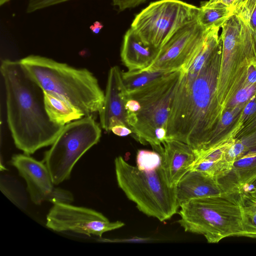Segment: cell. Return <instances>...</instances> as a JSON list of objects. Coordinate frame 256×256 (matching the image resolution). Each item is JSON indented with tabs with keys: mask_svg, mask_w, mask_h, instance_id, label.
Masks as SVG:
<instances>
[{
	"mask_svg": "<svg viewBox=\"0 0 256 256\" xmlns=\"http://www.w3.org/2000/svg\"><path fill=\"white\" fill-rule=\"evenodd\" d=\"M180 208L178 222L184 230L204 236L208 243L229 236L252 238L244 191L237 186L217 195L184 202Z\"/></svg>",
	"mask_w": 256,
	"mask_h": 256,
	"instance_id": "3957f363",
	"label": "cell"
},
{
	"mask_svg": "<svg viewBox=\"0 0 256 256\" xmlns=\"http://www.w3.org/2000/svg\"><path fill=\"white\" fill-rule=\"evenodd\" d=\"M252 34L253 40H254V50L255 55H256V31L252 30Z\"/></svg>",
	"mask_w": 256,
	"mask_h": 256,
	"instance_id": "d6a6232c",
	"label": "cell"
},
{
	"mask_svg": "<svg viewBox=\"0 0 256 256\" xmlns=\"http://www.w3.org/2000/svg\"><path fill=\"white\" fill-rule=\"evenodd\" d=\"M163 160L170 184L176 186L182 177L189 172L194 162L196 154L188 144L175 140H164Z\"/></svg>",
	"mask_w": 256,
	"mask_h": 256,
	"instance_id": "5bb4252c",
	"label": "cell"
},
{
	"mask_svg": "<svg viewBox=\"0 0 256 256\" xmlns=\"http://www.w3.org/2000/svg\"><path fill=\"white\" fill-rule=\"evenodd\" d=\"M256 94V84L242 88L236 93L225 108L246 104Z\"/></svg>",
	"mask_w": 256,
	"mask_h": 256,
	"instance_id": "cb8c5ba5",
	"label": "cell"
},
{
	"mask_svg": "<svg viewBox=\"0 0 256 256\" xmlns=\"http://www.w3.org/2000/svg\"><path fill=\"white\" fill-rule=\"evenodd\" d=\"M234 140L220 146L196 153V158L191 170L203 172L218 180L226 176L231 172L234 165L226 156L228 148Z\"/></svg>",
	"mask_w": 256,
	"mask_h": 256,
	"instance_id": "e0dca14e",
	"label": "cell"
},
{
	"mask_svg": "<svg viewBox=\"0 0 256 256\" xmlns=\"http://www.w3.org/2000/svg\"><path fill=\"white\" fill-rule=\"evenodd\" d=\"M111 132L120 136H124L132 134V131L128 127L123 124L113 126L111 129Z\"/></svg>",
	"mask_w": 256,
	"mask_h": 256,
	"instance_id": "83f0119b",
	"label": "cell"
},
{
	"mask_svg": "<svg viewBox=\"0 0 256 256\" xmlns=\"http://www.w3.org/2000/svg\"><path fill=\"white\" fill-rule=\"evenodd\" d=\"M182 70L124 94L126 121L134 138L152 149L162 145Z\"/></svg>",
	"mask_w": 256,
	"mask_h": 256,
	"instance_id": "277c9868",
	"label": "cell"
},
{
	"mask_svg": "<svg viewBox=\"0 0 256 256\" xmlns=\"http://www.w3.org/2000/svg\"><path fill=\"white\" fill-rule=\"evenodd\" d=\"M222 42L211 50L202 47L182 70L168 116L166 138L202 151L224 110L217 98Z\"/></svg>",
	"mask_w": 256,
	"mask_h": 256,
	"instance_id": "6da1fadb",
	"label": "cell"
},
{
	"mask_svg": "<svg viewBox=\"0 0 256 256\" xmlns=\"http://www.w3.org/2000/svg\"><path fill=\"white\" fill-rule=\"evenodd\" d=\"M239 0H219L218 2H220L224 5L230 8L234 12V8Z\"/></svg>",
	"mask_w": 256,
	"mask_h": 256,
	"instance_id": "f1b7e54d",
	"label": "cell"
},
{
	"mask_svg": "<svg viewBox=\"0 0 256 256\" xmlns=\"http://www.w3.org/2000/svg\"><path fill=\"white\" fill-rule=\"evenodd\" d=\"M256 188V180L250 184L248 187H246L244 190H243L244 192H247L250 191L252 190H254Z\"/></svg>",
	"mask_w": 256,
	"mask_h": 256,
	"instance_id": "4dcf8cb0",
	"label": "cell"
},
{
	"mask_svg": "<svg viewBox=\"0 0 256 256\" xmlns=\"http://www.w3.org/2000/svg\"><path fill=\"white\" fill-rule=\"evenodd\" d=\"M245 192H246L249 196H250L256 200V188L250 191Z\"/></svg>",
	"mask_w": 256,
	"mask_h": 256,
	"instance_id": "1f68e13d",
	"label": "cell"
},
{
	"mask_svg": "<svg viewBox=\"0 0 256 256\" xmlns=\"http://www.w3.org/2000/svg\"><path fill=\"white\" fill-rule=\"evenodd\" d=\"M208 31L197 18L185 25L160 49L152 64L143 70L172 72L185 68L202 47Z\"/></svg>",
	"mask_w": 256,
	"mask_h": 256,
	"instance_id": "8fae6325",
	"label": "cell"
},
{
	"mask_svg": "<svg viewBox=\"0 0 256 256\" xmlns=\"http://www.w3.org/2000/svg\"><path fill=\"white\" fill-rule=\"evenodd\" d=\"M69 0H28L26 12L32 13Z\"/></svg>",
	"mask_w": 256,
	"mask_h": 256,
	"instance_id": "484cf974",
	"label": "cell"
},
{
	"mask_svg": "<svg viewBox=\"0 0 256 256\" xmlns=\"http://www.w3.org/2000/svg\"><path fill=\"white\" fill-rule=\"evenodd\" d=\"M146 0H112V4L120 11L136 7Z\"/></svg>",
	"mask_w": 256,
	"mask_h": 256,
	"instance_id": "4316f807",
	"label": "cell"
},
{
	"mask_svg": "<svg viewBox=\"0 0 256 256\" xmlns=\"http://www.w3.org/2000/svg\"><path fill=\"white\" fill-rule=\"evenodd\" d=\"M221 63L217 98L223 110L236 93L242 88L250 62L256 61L252 30L236 14L222 26Z\"/></svg>",
	"mask_w": 256,
	"mask_h": 256,
	"instance_id": "52a82bcc",
	"label": "cell"
},
{
	"mask_svg": "<svg viewBox=\"0 0 256 256\" xmlns=\"http://www.w3.org/2000/svg\"><path fill=\"white\" fill-rule=\"evenodd\" d=\"M20 60L44 91L64 97L85 116L100 111L104 93L96 77L88 69L74 68L38 55L31 54Z\"/></svg>",
	"mask_w": 256,
	"mask_h": 256,
	"instance_id": "5b68a950",
	"label": "cell"
},
{
	"mask_svg": "<svg viewBox=\"0 0 256 256\" xmlns=\"http://www.w3.org/2000/svg\"><path fill=\"white\" fill-rule=\"evenodd\" d=\"M226 189L218 179L206 173L190 170L176 185L179 206L188 200L220 194Z\"/></svg>",
	"mask_w": 256,
	"mask_h": 256,
	"instance_id": "9a60e30c",
	"label": "cell"
},
{
	"mask_svg": "<svg viewBox=\"0 0 256 256\" xmlns=\"http://www.w3.org/2000/svg\"><path fill=\"white\" fill-rule=\"evenodd\" d=\"M218 1H219V0H209L208 2H204V3L206 4H214V3L217 2Z\"/></svg>",
	"mask_w": 256,
	"mask_h": 256,
	"instance_id": "836d02e7",
	"label": "cell"
},
{
	"mask_svg": "<svg viewBox=\"0 0 256 256\" xmlns=\"http://www.w3.org/2000/svg\"><path fill=\"white\" fill-rule=\"evenodd\" d=\"M102 27L103 25L100 22L96 21L90 26V29L92 32L94 34H98Z\"/></svg>",
	"mask_w": 256,
	"mask_h": 256,
	"instance_id": "f546056e",
	"label": "cell"
},
{
	"mask_svg": "<svg viewBox=\"0 0 256 256\" xmlns=\"http://www.w3.org/2000/svg\"><path fill=\"white\" fill-rule=\"evenodd\" d=\"M114 169L118 186L140 211L162 222L178 212L176 186L170 184L164 160L154 170H142L118 156Z\"/></svg>",
	"mask_w": 256,
	"mask_h": 256,
	"instance_id": "8992f818",
	"label": "cell"
},
{
	"mask_svg": "<svg viewBox=\"0 0 256 256\" xmlns=\"http://www.w3.org/2000/svg\"><path fill=\"white\" fill-rule=\"evenodd\" d=\"M10 0H0V6H2L9 2Z\"/></svg>",
	"mask_w": 256,
	"mask_h": 256,
	"instance_id": "e575fe53",
	"label": "cell"
},
{
	"mask_svg": "<svg viewBox=\"0 0 256 256\" xmlns=\"http://www.w3.org/2000/svg\"><path fill=\"white\" fill-rule=\"evenodd\" d=\"M11 163L25 180L30 198L34 204L45 201L70 204L73 201L70 192L54 187L50 174L42 161L24 154L14 155Z\"/></svg>",
	"mask_w": 256,
	"mask_h": 256,
	"instance_id": "7c38bea8",
	"label": "cell"
},
{
	"mask_svg": "<svg viewBox=\"0 0 256 256\" xmlns=\"http://www.w3.org/2000/svg\"><path fill=\"white\" fill-rule=\"evenodd\" d=\"M124 93L122 72L119 67L114 66L108 72L104 102L98 112L100 126L108 132H110L113 126L120 124L131 130L126 121Z\"/></svg>",
	"mask_w": 256,
	"mask_h": 256,
	"instance_id": "4fadbf2b",
	"label": "cell"
},
{
	"mask_svg": "<svg viewBox=\"0 0 256 256\" xmlns=\"http://www.w3.org/2000/svg\"><path fill=\"white\" fill-rule=\"evenodd\" d=\"M159 51L160 48L145 44L130 28L124 36L120 58L128 70H140L152 64Z\"/></svg>",
	"mask_w": 256,
	"mask_h": 256,
	"instance_id": "2e32d148",
	"label": "cell"
},
{
	"mask_svg": "<svg viewBox=\"0 0 256 256\" xmlns=\"http://www.w3.org/2000/svg\"><path fill=\"white\" fill-rule=\"evenodd\" d=\"M0 72L6 90L7 122L16 146L30 155L51 146L64 126L50 120L44 90L20 60H4Z\"/></svg>",
	"mask_w": 256,
	"mask_h": 256,
	"instance_id": "7a4b0ae2",
	"label": "cell"
},
{
	"mask_svg": "<svg viewBox=\"0 0 256 256\" xmlns=\"http://www.w3.org/2000/svg\"><path fill=\"white\" fill-rule=\"evenodd\" d=\"M245 212L253 238H256V200L244 192Z\"/></svg>",
	"mask_w": 256,
	"mask_h": 256,
	"instance_id": "d4e9b609",
	"label": "cell"
},
{
	"mask_svg": "<svg viewBox=\"0 0 256 256\" xmlns=\"http://www.w3.org/2000/svg\"><path fill=\"white\" fill-rule=\"evenodd\" d=\"M228 174L234 176L230 186H237L244 190L252 183L256 180V150L250 152L235 161Z\"/></svg>",
	"mask_w": 256,
	"mask_h": 256,
	"instance_id": "d6986e66",
	"label": "cell"
},
{
	"mask_svg": "<svg viewBox=\"0 0 256 256\" xmlns=\"http://www.w3.org/2000/svg\"><path fill=\"white\" fill-rule=\"evenodd\" d=\"M233 14L232 10L220 2L206 4L200 7L197 20L206 30L212 28H222L224 24Z\"/></svg>",
	"mask_w": 256,
	"mask_h": 256,
	"instance_id": "ffe728a7",
	"label": "cell"
},
{
	"mask_svg": "<svg viewBox=\"0 0 256 256\" xmlns=\"http://www.w3.org/2000/svg\"><path fill=\"white\" fill-rule=\"evenodd\" d=\"M233 13L246 22L252 31L256 30V0H240Z\"/></svg>",
	"mask_w": 256,
	"mask_h": 256,
	"instance_id": "7402d4cb",
	"label": "cell"
},
{
	"mask_svg": "<svg viewBox=\"0 0 256 256\" xmlns=\"http://www.w3.org/2000/svg\"><path fill=\"white\" fill-rule=\"evenodd\" d=\"M101 134L100 124L92 116H84L64 126L42 160L54 185L69 179L74 165L99 142Z\"/></svg>",
	"mask_w": 256,
	"mask_h": 256,
	"instance_id": "ba28073f",
	"label": "cell"
},
{
	"mask_svg": "<svg viewBox=\"0 0 256 256\" xmlns=\"http://www.w3.org/2000/svg\"><path fill=\"white\" fill-rule=\"evenodd\" d=\"M46 226L57 232H72L101 238L108 232L124 226L121 221L110 222L102 213L69 203L54 204L46 218Z\"/></svg>",
	"mask_w": 256,
	"mask_h": 256,
	"instance_id": "30bf717a",
	"label": "cell"
},
{
	"mask_svg": "<svg viewBox=\"0 0 256 256\" xmlns=\"http://www.w3.org/2000/svg\"><path fill=\"white\" fill-rule=\"evenodd\" d=\"M44 102L50 120L58 125L64 126L85 116L82 110L56 94L44 91Z\"/></svg>",
	"mask_w": 256,
	"mask_h": 256,
	"instance_id": "ac0fdd59",
	"label": "cell"
},
{
	"mask_svg": "<svg viewBox=\"0 0 256 256\" xmlns=\"http://www.w3.org/2000/svg\"><path fill=\"white\" fill-rule=\"evenodd\" d=\"M199 8L180 0H157L136 15L130 28L145 44L160 49L180 29L197 18Z\"/></svg>",
	"mask_w": 256,
	"mask_h": 256,
	"instance_id": "9c48e42d",
	"label": "cell"
},
{
	"mask_svg": "<svg viewBox=\"0 0 256 256\" xmlns=\"http://www.w3.org/2000/svg\"><path fill=\"white\" fill-rule=\"evenodd\" d=\"M173 72L140 70L122 72V82L126 92H130L160 80Z\"/></svg>",
	"mask_w": 256,
	"mask_h": 256,
	"instance_id": "44dd1931",
	"label": "cell"
},
{
	"mask_svg": "<svg viewBox=\"0 0 256 256\" xmlns=\"http://www.w3.org/2000/svg\"><path fill=\"white\" fill-rule=\"evenodd\" d=\"M162 150H140L138 151L136 162V166L142 170H152L160 165L163 160Z\"/></svg>",
	"mask_w": 256,
	"mask_h": 256,
	"instance_id": "603a6c76",
	"label": "cell"
}]
</instances>
